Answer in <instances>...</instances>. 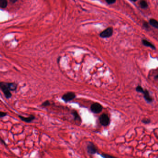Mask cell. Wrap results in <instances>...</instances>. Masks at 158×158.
Segmentation results:
<instances>
[{
  "label": "cell",
  "mask_w": 158,
  "mask_h": 158,
  "mask_svg": "<svg viewBox=\"0 0 158 158\" xmlns=\"http://www.w3.org/2000/svg\"><path fill=\"white\" fill-rule=\"evenodd\" d=\"M142 42L143 45L144 46H148V47H150L151 48H152L153 49H155L156 47L155 46L153 45V44H152L151 43L149 42L148 41L146 40H143L142 41Z\"/></svg>",
  "instance_id": "obj_10"
},
{
  "label": "cell",
  "mask_w": 158,
  "mask_h": 158,
  "mask_svg": "<svg viewBox=\"0 0 158 158\" xmlns=\"http://www.w3.org/2000/svg\"><path fill=\"white\" fill-rule=\"evenodd\" d=\"M106 2L108 4H114L116 2V0H106Z\"/></svg>",
  "instance_id": "obj_20"
},
{
  "label": "cell",
  "mask_w": 158,
  "mask_h": 158,
  "mask_svg": "<svg viewBox=\"0 0 158 158\" xmlns=\"http://www.w3.org/2000/svg\"><path fill=\"white\" fill-rule=\"evenodd\" d=\"M143 27L146 28V29H148L149 28V25H148V24L147 22H145L143 23Z\"/></svg>",
  "instance_id": "obj_21"
},
{
  "label": "cell",
  "mask_w": 158,
  "mask_h": 158,
  "mask_svg": "<svg viewBox=\"0 0 158 158\" xmlns=\"http://www.w3.org/2000/svg\"><path fill=\"white\" fill-rule=\"evenodd\" d=\"M87 152L90 154H94L97 153V149L92 142H89L87 146Z\"/></svg>",
  "instance_id": "obj_6"
},
{
  "label": "cell",
  "mask_w": 158,
  "mask_h": 158,
  "mask_svg": "<svg viewBox=\"0 0 158 158\" xmlns=\"http://www.w3.org/2000/svg\"><path fill=\"white\" fill-rule=\"evenodd\" d=\"M142 122L144 123H145V124H148V123H150L151 120L149 119L146 118V119H143L142 120Z\"/></svg>",
  "instance_id": "obj_18"
},
{
  "label": "cell",
  "mask_w": 158,
  "mask_h": 158,
  "mask_svg": "<svg viewBox=\"0 0 158 158\" xmlns=\"http://www.w3.org/2000/svg\"><path fill=\"white\" fill-rule=\"evenodd\" d=\"M8 6V1L6 0H0V8H5Z\"/></svg>",
  "instance_id": "obj_13"
},
{
  "label": "cell",
  "mask_w": 158,
  "mask_h": 158,
  "mask_svg": "<svg viewBox=\"0 0 158 158\" xmlns=\"http://www.w3.org/2000/svg\"><path fill=\"white\" fill-rule=\"evenodd\" d=\"M76 95L75 93L70 92L64 94L62 97V99L65 102H68L71 101V100L74 99Z\"/></svg>",
  "instance_id": "obj_3"
},
{
  "label": "cell",
  "mask_w": 158,
  "mask_h": 158,
  "mask_svg": "<svg viewBox=\"0 0 158 158\" xmlns=\"http://www.w3.org/2000/svg\"><path fill=\"white\" fill-rule=\"evenodd\" d=\"M72 114L74 116V120L76 122H81V118L79 116V115H78V113L76 112V111H73L72 112Z\"/></svg>",
  "instance_id": "obj_11"
},
{
  "label": "cell",
  "mask_w": 158,
  "mask_h": 158,
  "mask_svg": "<svg viewBox=\"0 0 158 158\" xmlns=\"http://www.w3.org/2000/svg\"><path fill=\"white\" fill-rule=\"evenodd\" d=\"M5 84L10 91H15L17 88V85L15 83H6Z\"/></svg>",
  "instance_id": "obj_9"
},
{
  "label": "cell",
  "mask_w": 158,
  "mask_h": 158,
  "mask_svg": "<svg viewBox=\"0 0 158 158\" xmlns=\"http://www.w3.org/2000/svg\"><path fill=\"white\" fill-rule=\"evenodd\" d=\"M18 117L22 121H23L24 122H27V123L31 122L35 119V116L33 115H30L29 117H25L19 115Z\"/></svg>",
  "instance_id": "obj_7"
},
{
  "label": "cell",
  "mask_w": 158,
  "mask_h": 158,
  "mask_svg": "<svg viewBox=\"0 0 158 158\" xmlns=\"http://www.w3.org/2000/svg\"><path fill=\"white\" fill-rule=\"evenodd\" d=\"M113 33V28L108 27L101 32L99 35L102 38H107L112 36Z\"/></svg>",
  "instance_id": "obj_2"
},
{
  "label": "cell",
  "mask_w": 158,
  "mask_h": 158,
  "mask_svg": "<svg viewBox=\"0 0 158 158\" xmlns=\"http://www.w3.org/2000/svg\"><path fill=\"white\" fill-rule=\"evenodd\" d=\"M7 116V113L0 111V118H3Z\"/></svg>",
  "instance_id": "obj_19"
},
{
  "label": "cell",
  "mask_w": 158,
  "mask_h": 158,
  "mask_svg": "<svg viewBox=\"0 0 158 158\" xmlns=\"http://www.w3.org/2000/svg\"><path fill=\"white\" fill-rule=\"evenodd\" d=\"M136 91L138 92H140V93H143L144 91V90L143 89L142 87H141V86H138L136 88Z\"/></svg>",
  "instance_id": "obj_16"
},
{
  "label": "cell",
  "mask_w": 158,
  "mask_h": 158,
  "mask_svg": "<svg viewBox=\"0 0 158 158\" xmlns=\"http://www.w3.org/2000/svg\"><path fill=\"white\" fill-rule=\"evenodd\" d=\"M18 0H10V1L11 2H12V3H15L16 2H17Z\"/></svg>",
  "instance_id": "obj_22"
},
{
  "label": "cell",
  "mask_w": 158,
  "mask_h": 158,
  "mask_svg": "<svg viewBox=\"0 0 158 158\" xmlns=\"http://www.w3.org/2000/svg\"><path fill=\"white\" fill-rule=\"evenodd\" d=\"M101 155L103 158H117L115 156L109 155L107 153H102Z\"/></svg>",
  "instance_id": "obj_15"
},
{
  "label": "cell",
  "mask_w": 158,
  "mask_h": 158,
  "mask_svg": "<svg viewBox=\"0 0 158 158\" xmlns=\"http://www.w3.org/2000/svg\"><path fill=\"white\" fill-rule=\"evenodd\" d=\"M140 5L142 8H146L148 7V3L145 0H141L140 2Z\"/></svg>",
  "instance_id": "obj_14"
},
{
  "label": "cell",
  "mask_w": 158,
  "mask_h": 158,
  "mask_svg": "<svg viewBox=\"0 0 158 158\" xmlns=\"http://www.w3.org/2000/svg\"><path fill=\"white\" fill-rule=\"evenodd\" d=\"M149 24L151 25H152L153 27L156 28H158V21L154 19H151L149 21Z\"/></svg>",
  "instance_id": "obj_12"
},
{
  "label": "cell",
  "mask_w": 158,
  "mask_h": 158,
  "mask_svg": "<svg viewBox=\"0 0 158 158\" xmlns=\"http://www.w3.org/2000/svg\"><path fill=\"white\" fill-rule=\"evenodd\" d=\"M50 105V102L49 101H46L45 102H43L41 104V106L42 107H47V106H48Z\"/></svg>",
  "instance_id": "obj_17"
},
{
  "label": "cell",
  "mask_w": 158,
  "mask_h": 158,
  "mask_svg": "<svg viewBox=\"0 0 158 158\" xmlns=\"http://www.w3.org/2000/svg\"><path fill=\"white\" fill-rule=\"evenodd\" d=\"M0 89L2 91V92L3 93L5 97L6 98L9 99L10 98L12 97V94L10 92V90L8 89V88L6 86L5 83L2 82V84L1 86Z\"/></svg>",
  "instance_id": "obj_5"
},
{
  "label": "cell",
  "mask_w": 158,
  "mask_h": 158,
  "mask_svg": "<svg viewBox=\"0 0 158 158\" xmlns=\"http://www.w3.org/2000/svg\"><path fill=\"white\" fill-rule=\"evenodd\" d=\"M60 57H59V58L58 59V63H59V61L60 60Z\"/></svg>",
  "instance_id": "obj_23"
},
{
  "label": "cell",
  "mask_w": 158,
  "mask_h": 158,
  "mask_svg": "<svg viewBox=\"0 0 158 158\" xmlns=\"http://www.w3.org/2000/svg\"><path fill=\"white\" fill-rule=\"evenodd\" d=\"M102 106L101 104L99 103H94L92 104L91 106V110L94 113L98 114L102 112Z\"/></svg>",
  "instance_id": "obj_4"
},
{
  "label": "cell",
  "mask_w": 158,
  "mask_h": 158,
  "mask_svg": "<svg viewBox=\"0 0 158 158\" xmlns=\"http://www.w3.org/2000/svg\"><path fill=\"white\" fill-rule=\"evenodd\" d=\"M99 122L103 126H107L110 123L109 118L105 114H103L99 118Z\"/></svg>",
  "instance_id": "obj_1"
},
{
  "label": "cell",
  "mask_w": 158,
  "mask_h": 158,
  "mask_svg": "<svg viewBox=\"0 0 158 158\" xmlns=\"http://www.w3.org/2000/svg\"><path fill=\"white\" fill-rule=\"evenodd\" d=\"M143 94H144V97L147 102L149 103H151L153 102V98L150 95L148 90H144V91Z\"/></svg>",
  "instance_id": "obj_8"
},
{
  "label": "cell",
  "mask_w": 158,
  "mask_h": 158,
  "mask_svg": "<svg viewBox=\"0 0 158 158\" xmlns=\"http://www.w3.org/2000/svg\"><path fill=\"white\" fill-rule=\"evenodd\" d=\"M2 84V82H0V87H1Z\"/></svg>",
  "instance_id": "obj_24"
}]
</instances>
